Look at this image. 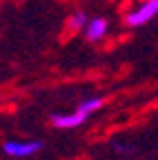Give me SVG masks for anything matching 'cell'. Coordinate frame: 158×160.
<instances>
[{
    "instance_id": "6da1fadb",
    "label": "cell",
    "mask_w": 158,
    "mask_h": 160,
    "mask_svg": "<svg viewBox=\"0 0 158 160\" xmlns=\"http://www.w3.org/2000/svg\"><path fill=\"white\" fill-rule=\"evenodd\" d=\"M156 16H158V0H145V2H140V7H136L134 11L127 13L125 22L129 27H143Z\"/></svg>"
},
{
    "instance_id": "7a4b0ae2",
    "label": "cell",
    "mask_w": 158,
    "mask_h": 160,
    "mask_svg": "<svg viewBox=\"0 0 158 160\" xmlns=\"http://www.w3.org/2000/svg\"><path fill=\"white\" fill-rule=\"evenodd\" d=\"M3 151L11 158H29L43 151V142L40 140H7L3 145Z\"/></svg>"
},
{
    "instance_id": "3957f363",
    "label": "cell",
    "mask_w": 158,
    "mask_h": 160,
    "mask_svg": "<svg viewBox=\"0 0 158 160\" xmlns=\"http://www.w3.org/2000/svg\"><path fill=\"white\" fill-rule=\"evenodd\" d=\"M85 120H87V116L80 113V111H74V113H54L51 116V125L56 129H76V127H80Z\"/></svg>"
},
{
    "instance_id": "277c9868",
    "label": "cell",
    "mask_w": 158,
    "mask_h": 160,
    "mask_svg": "<svg viewBox=\"0 0 158 160\" xmlns=\"http://www.w3.org/2000/svg\"><path fill=\"white\" fill-rule=\"evenodd\" d=\"M107 29H109V22L105 18H91L87 22V27H85V38L89 42H98V40L105 38Z\"/></svg>"
},
{
    "instance_id": "5b68a950",
    "label": "cell",
    "mask_w": 158,
    "mask_h": 160,
    "mask_svg": "<svg viewBox=\"0 0 158 160\" xmlns=\"http://www.w3.org/2000/svg\"><path fill=\"white\" fill-rule=\"evenodd\" d=\"M103 105H105V100H103L100 96H96V98H87V100H83V102L78 105V109H76V111H80V113H85V116L89 118L91 113H96Z\"/></svg>"
},
{
    "instance_id": "8992f818",
    "label": "cell",
    "mask_w": 158,
    "mask_h": 160,
    "mask_svg": "<svg viewBox=\"0 0 158 160\" xmlns=\"http://www.w3.org/2000/svg\"><path fill=\"white\" fill-rule=\"evenodd\" d=\"M87 13L85 11H76L74 16H69V20H67V27L69 29H74V31H85V27H87Z\"/></svg>"
}]
</instances>
